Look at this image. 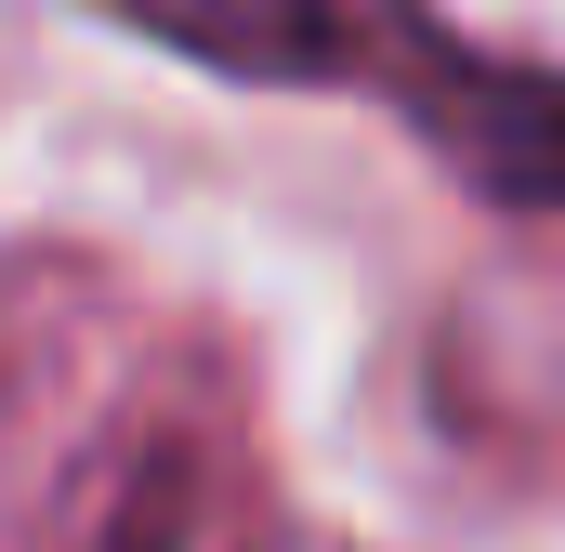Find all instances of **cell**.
<instances>
[{"instance_id":"3957f363","label":"cell","mask_w":565,"mask_h":552,"mask_svg":"<svg viewBox=\"0 0 565 552\" xmlns=\"http://www.w3.org/2000/svg\"><path fill=\"white\" fill-rule=\"evenodd\" d=\"M171 540H184V460H145L132 474V527L106 552H171Z\"/></svg>"},{"instance_id":"7a4b0ae2","label":"cell","mask_w":565,"mask_h":552,"mask_svg":"<svg viewBox=\"0 0 565 552\" xmlns=\"http://www.w3.org/2000/svg\"><path fill=\"white\" fill-rule=\"evenodd\" d=\"M106 26H132L158 53L211 66V79H264V93H342L369 53L355 0H79Z\"/></svg>"},{"instance_id":"6da1fadb","label":"cell","mask_w":565,"mask_h":552,"mask_svg":"<svg viewBox=\"0 0 565 552\" xmlns=\"http://www.w3.org/2000/svg\"><path fill=\"white\" fill-rule=\"evenodd\" d=\"M369 13V53L355 79H382L408 106V132H434V158L500 198V211H565V79L553 66H500L473 53L434 0H355Z\"/></svg>"}]
</instances>
